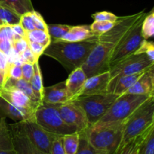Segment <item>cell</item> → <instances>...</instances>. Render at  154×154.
<instances>
[{
    "mask_svg": "<svg viewBox=\"0 0 154 154\" xmlns=\"http://www.w3.org/2000/svg\"><path fill=\"white\" fill-rule=\"evenodd\" d=\"M30 12H28V13H26L24 14L21 15L19 23L26 33L32 31V30H35L34 24H33V21L32 19L31 13Z\"/></svg>",
    "mask_w": 154,
    "mask_h": 154,
    "instance_id": "39",
    "label": "cell"
},
{
    "mask_svg": "<svg viewBox=\"0 0 154 154\" xmlns=\"http://www.w3.org/2000/svg\"><path fill=\"white\" fill-rule=\"evenodd\" d=\"M12 48L18 55H20L29 48V41L25 38H17L12 43Z\"/></svg>",
    "mask_w": 154,
    "mask_h": 154,
    "instance_id": "36",
    "label": "cell"
},
{
    "mask_svg": "<svg viewBox=\"0 0 154 154\" xmlns=\"http://www.w3.org/2000/svg\"><path fill=\"white\" fill-rule=\"evenodd\" d=\"M27 40L29 42H37V43L42 44L46 48L51 42L48 31L36 30V29L27 33Z\"/></svg>",
    "mask_w": 154,
    "mask_h": 154,
    "instance_id": "31",
    "label": "cell"
},
{
    "mask_svg": "<svg viewBox=\"0 0 154 154\" xmlns=\"http://www.w3.org/2000/svg\"><path fill=\"white\" fill-rule=\"evenodd\" d=\"M119 95L106 92L99 95L81 96L73 102L83 109L90 126L97 123L105 114Z\"/></svg>",
    "mask_w": 154,
    "mask_h": 154,
    "instance_id": "4",
    "label": "cell"
},
{
    "mask_svg": "<svg viewBox=\"0 0 154 154\" xmlns=\"http://www.w3.org/2000/svg\"><path fill=\"white\" fill-rule=\"evenodd\" d=\"M150 97L153 96L132 94H123L120 95L98 122L124 121Z\"/></svg>",
    "mask_w": 154,
    "mask_h": 154,
    "instance_id": "6",
    "label": "cell"
},
{
    "mask_svg": "<svg viewBox=\"0 0 154 154\" xmlns=\"http://www.w3.org/2000/svg\"><path fill=\"white\" fill-rule=\"evenodd\" d=\"M79 143L75 154H108L105 152L96 149L88 140L86 134V130L80 131Z\"/></svg>",
    "mask_w": 154,
    "mask_h": 154,
    "instance_id": "25",
    "label": "cell"
},
{
    "mask_svg": "<svg viewBox=\"0 0 154 154\" xmlns=\"http://www.w3.org/2000/svg\"><path fill=\"white\" fill-rule=\"evenodd\" d=\"M29 48L32 52V54L37 58L39 59L40 56L44 54V51H45L46 47L44 46L42 44L37 43V42H29Z\"/></svg>",
    "mask_w": 154,
    "mask_h": 154,
    "instance_id": "43",
    "label": "cell"
},
{
    "mask_svg": "<svg viewBox=\"0 0 154 154\" xmlns=\"http://www.w3.org/2000/svg\"><path fill=\"white\" fill-rule=\"evenodd\" d=\"M9 65H10V63H9L8 56L2 51H0V69L4 72L5 77Z\"/></svg>",
    "mask_w": 154,
    "mask_h": 154,
    "instance_id": "45",
    "label": "cell"
},
{
    "mask_svg": "<svg viewBox=\"0 0 154 154\" xmlns=\"http://www.w3.org/2000/svg\"><path fill=\"white\" fill-rule=\"evenodd\" d=\"M0 97L10 104L26 110L35 111L38 106H40L32 101L23 92L12 88H2L0 90Z\"/></svg>",
    "mask_w": 154,
    "mask_h": 154,
    "instance_id": "15",
    "label": "cell"
},
{
    "mask_svg": "<svg viewBox=\"0 0 154 154\" xmlns=\"http://www.w3.org/2000/svg\"><path fill=\"white\" fill-rule=\"evenodd\" d=\"M17 36L14 33L11 26L0 25V39L9 40L13 43Z\"/></svg>",
    "mask_w": 154,
    "mask_h": 154,
    "instance_id": "40",
    "label": "cell"
},
{
    "mask_svg": "<svg viewBox=\"0 0 154 154\" xmlns=\"http://www.w3.org/2000/svg\"><path fill=\"white\" fill-rule=\"evenodd\" d=\"M29 83L35 96L36 98H37V99L42 104L44 88L45 87H44L43 85L42 74V71H41L40 65H39L38 61L35 62V63H34V74H33Z\"/></svg>",
    "mask_w": 154,
    "mask_h": 154,
    "instance_id": "23",
    "label": "cell"
},
{
    "mask_svg": "<svg viewBox=\"0 0 154 154\" xmlns=\"http://www.w3.org/2000/svg\"><path fill=\"white\" fill-rule=\"evenodd\" d=\"M54 105L58 110L63 120L69 125L75 127L78 132L87 130L90 127L83 109L73 101Z\"/></svg>",
    "mask_w": 154,
    "mask_h": 154,
    "instance_id": "11",
    "label": "cell"
},
{
    "mask_svg": "<svg viewBox=\"0 0 154 154\" xmlns=\"http://www.w3.org/2000/svg\"><path fill=\"white\" fill-rule=\"evenodd\" d=\"M123 121L98 122L86 130L90 143L96 149L108 154H114L122 138Z\"/></svg>",
    "mask_w": 154,
    "mask_h": 154,
    "instance_id": "3",
    "label": "cell"
},
{
    "mask_svg": "<svg viewBox=\"0 0 154 154\" xmlns=\"http://www.w3.org/2000/svg\"><path fill=\"white\" fill-rule=\"evenodd\" d=\"M62 141L66 154H75L79 143V133L75 132L63 136Z\"/></svg>",
    "mask_w": 154,
    "mask_h": 154,
    "instance_id": "28",
    "label": "cell"
},
{
    "mask_svg": "<svg viewBox=\"0 0 154 154\" xmlns=\"http://www.w3.org/2000/svg\"><path fill=\"white\" fill-rule=\"evenodd\" d=\"M35 122L47 131L58 136L78 132L75 127L66 124L54 104L42 103L35 113Z\"/></svg>",
    "mask_w": 154,
    "mask_h": 154,
    "instance_id": "5",
    "label": "cell"
},
{
    "mask_svg": "<svg viewBox=\"0 0 154 154\" xmlns=\"http://www.w3.org/2000/svg\"><path fill=\"white\" fill-rule=\"evenodd\" d=\"M0 3L13 10L20 16L34 11L31 0H0Z\"/></svg>",
    "mask_w": 154,
    "mask_h": 154,
    "instance_id": "24",
    "label": "cell"
},
{
    "mask_svg": "<svg viewBox=\"0 0 154 154\" xmlns=\"http://www.w3.org/2000/svg\"><path fill=\"white\" fill-rule=\"evenodd\" d=\"M110 79L109 71L87 78L80 97L106 93Z\"/></svg>",
    "mask_w": 154,
    "mask_h": 154,
    "instance_id": "13",
    "label": "cell"
},
{
    "mask_svg": "<svg viewBox=\"0 0 154 154\" xmlns=\"http://www.w3.org/2000/svg\"><path fill=\"white\" fill-rule=\"evenodd\" d=\"M19 124L29 140L36 147L45 153L51 154L53 141L58 135L47 131L35 121H26Z\"/></svg>",
    "mask_w": 154,
    "mask_h": 154,
    "instance_id": "10",
    "label": "cell"
},
{
    "mask_svg": "<svg viewBox=\"0 0 154 154\" xmlns=\"http://www.w3.org/2000/svg\"><path fill=\"white\" fill-rule=\"evenodd\" d=\"M12 140L17 154H46L36 147L23 131L19 122L10 124Z\"/></svg>",
    "mask_w": 154,
    "mask_h": 154,
    "instance_id": "12",
    "label": "cell"
},
{
    "mask_svg": "<svg viewBox=\"0 0 154 154\" xmlns=\"http://www.w3.org/2000/svg\"><path fill=\"white\" fill-rule=\"evenodd\" d=\"M116 22H108V21H93L90 25V30L96 36H99L111 30Z\"/></svg>",
    "mask_w": 154,
    "mask_h": 154,
    "instance_id": "33",
    "label": "cell"
},
{
    "mask_svg": "<svg viewBox=\"0 0 154 154\" xmlns=\"http://www.w3.org/2000/svg\"><path fill=\"white\" fill-rule=\"evenodd\" d=\"M8 78L13 79H22L21 66L17 65L15 63H10L8 69L7 73H6L5 81Z\"/></svg>",
    "mask_w": 154,
    "mask_h": 154,
    "instance_id": "38",
    "label": "cell"
},
{
    "mask_svg": "<svg viewBox=\"0 0 154 154\" xmlns=\"http://www.w3.org/2000/svg\"><path fill=\"white\" fill-rule=\"evenodd\" d=\"M145 13L132 26L129 32L116 45L110 58V67L120 60L135 54L144 41L141 35V24L146 15Z\"/></svg>",
    "mask_w": 154,
    "mask_h": 154,
    "instance_id": "7",
    "label": "cell"
},
{
    "mask_svg": "<svg viewBox=\"0 0 154 154\" xmlns=\"http://www.w3.org/2000/svg\"><path fill=\"white\" fill-rule=\"evenodd\" d=\"M154 68V63L144 54H133L111 66L109 69L111 79L114 80L123 75L145 72Z\"/></svg>",
    "mask_w": 154,
    "mask_h": 154,
    "instance_id": "9",
    "label": "cell"
},
{
    "mask_svg": "<svg viewBox=\"0 0 154 154\" xmlns=\"http://www.w3.org/2000/svg\"><path fill=\"white\" fill-rule=\"evenodd\" d=\"M147 131H146V132H147ZM145 133L143 134L142 135L135 138L134 140H131L130 142L126 143V145H124V146L122 148H120V149H117V150L114 152V154H138L140 143H141L143 137H144V135L145 134Z\"/></svg>",
    "mask_w": 154,
    "mask_h": 154,
    "instance_id": "32",
    "label": "cell"
},
{
    "mask_svg": "<svg viewBox=\"0 0 154 154\" xmlns=\"http://www.w3.org/2000/svg\"><path fill=\"white\" fill-rule=\"evenodd\" d=\"M20 59L23 61V63L27 62V63H30L34 64L35 62L38 61V58H37V57L32 54V52L30 51V49L29 48H27L22 54H20Z\"/></svg>",
    "mask_w": 154,
    "mask_h": 154,
    "instance_id": "44",
    "label": "cell"
},
{
    "mask_svg": "<svg viewBox=\"0 0 154 154\" xmlns=\"http://www.w3.org/2000/svg\"><path fill=\"white\" fill-rule=\"evenodd\" d=\"M141 35L144 39H148L154 35V11L153 9L146 14L141 24Z\"/></svg>",
    "mask_w": 154,
    "mask_h": 154,
    "instance_id": "30",
    "label": "cell"
},
{
    "mask_svg": "<svg viewBox=\"0 0 154 154\" xmlns=\"http://www.w3.org/2000/svg\"><path fill=\"white\" fill-rule=\"evenodd\" d=\"M63 136H57L52 143L51 149V154H66L62 141Z\"/></svg>",
    "mask_w": 154,
    "mask_h": 154,
    "instance_id": "42",
    "label": "cell"
},
{
    "mask_svg": "<svg viewBox=\"0 0 154 154\" xmlns=\"http://www.w3.org/2000/svg\"><path fill=\"white\" fill-rule=\"evenodd\" d=\"M138 154H154V125L143 137L140 143Z\"/></svg>",
    "mask_w": 154,
    "mask_h": 154,
    "instance_id": "27",
    "label": "cell"
},
{
    "mask_svg": "<svg viewBox=\"0 0 154 154\" xmlns=\"http://www.w3.org/2000/svg\"><path fill=\"white\" fill-rule=\"evenodd\" d=\"M87 76L81 67L77 68L70 72L69 77L65 82L72 101L80 97Z\"/></svg>",
    "mask_w": 154,
    "mask_h": 154,
    "instance_id": "18",
    "label": "cell"
},
{
    "mask_svg": "<svg viewBox=\"0 0 154 154\" xmlns=\"http://www.w3.org/2000/svg\"><path fill=\"white\" fill-rule=\"evenodd\" d=\"M3 88H12L18 89V90L23 92L27 97H29L35 103L39 104V105L42 104V103L35 96L34 93L32 91V89L31 88V85H30V83L24 80L23 79H13L8 78L6 79Z\"/></svg>",
    "mask_w": 154,
    "mask_h": 154,
    "instance_id": "22",
    "label": "cell"
},
{
    "mask_svg": "<svg viewBox=\"0 0 154 154\" xmlns=\"http://www.w3.org/2000/svg\"><path fill=\"white\" fill-rule=\"evenodd\" d=\"M31 13L32 19L33 24L35 26V28L36 30H44V31H48V24L45 23L43 17L42 16L40 13L37 12L36 11H32L30 12Z\"/></svg>",
    "mask_w": 154,
    "mask_h": 154,
    "instance_id": "35",
    "label": "cell"
},
{
    "mask_svg": "<svg viewBox=\"0 0 154 154\" xmlns=\"http://www.w3.org/2000/svg\"><path fill=\"white\" fill-rule=\"evenodd\" d=\"M96 43L97 36L76 42H51L43 54L55 59L71 72L82 66Z\"/></svg>",
    "mask_w": 154,
    "mask_h": 154,
    "instance_id": "1",
    "label": "cell"
},
{
    "mask_svg": "<svg viewBox=\"0 0 154 154\" xmlns=\"http://www.w3.org/2000/svg\"><path fill=\"white\" fill-rule=\"evenodd\" d=\"M135 54H144L150 61L154 63V45L153 42L144 39Z\"/></svg>",
    "mask_w": 154,
    "mask_h": 154,
    "instance_id": "34",
    "label": "cell"
},
{
    "mask_svg": "<svg viewBox=\"0 0 154 154\" xmlns=\"http://www.w3.org/2000/svg\"><path fill=\"white\" fill-rule=\"evenodd\" d=\"M72 26L65 24H48V33L51 42L60 40L69 32Z\"/></svg>",
    "mask_w": 154,
    "mask_h": 154,
    "instance_id": "29",
    "label": "cell"
},
{
    "mask_svg": "<svg viewBox=\"0 0 154 154\" xmlns=\"http://www.w3.org/2000/svg\"><path fill=\"white\" fill-rule=\"evenodd\" d=\"M92 18L95 21H108V22H116L118 19V17L108 11L97 12L92 15Z\"/></svg>",
    "mask_w": 154,
    "mask_h": 154,
    "instance_id": "37",
    "label": "cell"
},
{
    "mask_svg": "<svg viewBox=\"0 0 154 154\" xmlns=\"http://www.w3.org/2000/svg\"><path fill=\"white\" fill-rule=\"evenodd\" d=\"M114 47V44L97 39L96 46L81 66L87 78L109 71L110 58Z\"/></svg>",
    "mask_w": 154,
    "mask_h": 154,
    "instance_id": "8",
    "label": "cell"
},
{
    "mask_svg": "<svg viewBox=\"0 0 154 154\" xmlns=\"http://www.w3.org/2000/svg\"><path fill=\"white\" fill-rule=\"evenodd\" d=\"M21 70H22V79L29 82L34 74V64L30 63H23L21 65Z\"/></svg>",
    "mask_w": 154,
    "mask_h": 154,
    "instance_id": "41",
    "label": "cell"
},
{
    "mask_svg": "<svg viewBox=\"0 0 154 154\" xmlns=\"http://www.w3.org/2000/svg\"><path fill=\"white\" fill-rule=\"evenodd\" d=\"M11 28L13 30L15 36H18V37L20 38H25L27 39V33L24 30V29L23 28L22 26L20 24H14V25L11 26Z\"/></svg>",
    "mask_w": 154,
    "mask_h": 154,
    "instance_id": "47",
    "label": "cell"
},
{
    "mask_svg": "<svg viewBox=\"0 0 154 154\" xmlns=\"http://www.w3.org/2000/svg\"><path fill=\"white\" fill-rule=\"evenodd\" d=\"M144 72H141L132 75H123L117 79L110 80L108 87V92L114 93L119 96L123 95L135 84V82L141 76Z\"/></svg>",
    "mask_w": 154,
    "mask_h": 154,
    "instance_id": "19",
    "label": "cell"
},
{
    "mask_svg": "<svg viewBox=\"0 0 154 154\" xmlns=\"http://www.w3.org/2000/svg\"><path fill=\"white\" fill-rule=\"evenodd\" d=\"M72 101L66 88V82L57 83L54 85L44 88L42 103L50 104H61Z\"/></svg>",
    "mask_w": 154,
    "mask_h": 154,
    "instance_id": "16",
    "label": "cell"
},
{
    "mask_svg": "<svg viewBox=\"0 0 154 154\" xmlns=\"http://www.w3.org/2000/svg\"><path fill=\"white\" fill-rule=\"evenodd\" d=\"M96 36L90 30V26H75L71 27L67 33L57 42H76L87 40L90 38Z\"/></svg>",
    "mask_w": 154,
    "mask_h": 154,
    "instance_id": "21",
    "label": "cell"
},
{
    "mask_svg": "<svg viewBox=\"0 0 154 154\" xmlns=\"http://www.w3.org/2000/svg\"><path fill=\"white\" fill-rule=\"evenodd\" d=\"M12 42L9 40H5V39H0V51L7 56L9 55L11 51H12Z\"/></svg>",
    "mask_w": 154,
    "mask_h": 154,
    "instance_id": "46",
    "label": "cell"
},
{
    "mask_svg": "<svg viewBox=\"0 0 154 154\" xmlns=\"http://www.w3.org/2000/svg\"><path fill=\"white\" fill-rule=\"evenodd\" d=\"M35 111L20 108L0 97V116L10 118L15 122L35 121Z\"/></svg>",
    "mask_w": 154,
    "mask_h": 154,
    "instance_id": "14",
    "label": "cell"
},
{
    "mask_svg": "<svg viewBox=\"0 0 154 154\" xmlns=\"http://www.w3.org/2000/svg\"><path fill=\"white\" fill-rule=\"evenodd\" d=\"M20 16L0 3V25L12 26L20 23Z\"/></svg>",
    "mask_w": 154,
    "mask_h": 154,
    "instance_id": "26",
    "label": "cell"
},
{
    "mask_svg": "<svg viewBox=\"0 0 154 154\" xmlns=\"http://www.w3.org/2000/svg\"><path fill=\"white\" fill-rule=\"evenodd\" d=\"M0 154H17L9 125L3 117L0 118Z\"/></svg>",
    "mask_w": 154,
    "mask_h": 154,
    "instance_id": "20",
    "label": "cell"
},
{
    "mask_svg": "<svg viewBox=\"0 0 154 154\" xmlns=\"http://www.w3.org/2000/svg\"><path fill=\"white\" fill-rule=\"evenodd\" d=\"M125 94L154 96V68L144 72Z\"/></svg>",
    "mask_w": 154,
    "mask_h": 154,
    "instance_id": "17",
    "label": "cell"
},
{
    "mask_svg": "<svg viewBox=\"0 0 154 154\" xmlns=\"http://www.w3.org/2000/svg\"><path fill=\"white\" fill-rule=\"evenodd\" d=\"M154 125V96L146 100L123 121L122 138L117 149L142 135Z\"/></svg>",
    "mask_w": 154,
    "mask_h": 154,
    "instance_id": "2",
    "label": "cell"
}]
</instances>
